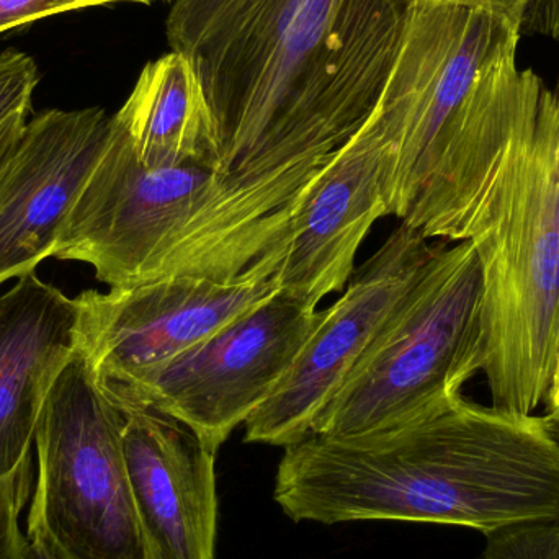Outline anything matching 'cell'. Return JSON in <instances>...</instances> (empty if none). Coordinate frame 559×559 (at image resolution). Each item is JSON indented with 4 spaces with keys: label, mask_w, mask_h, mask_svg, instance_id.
<instances>
[{
    "label": "cell",
    "mask_w": 559,
    "mask_h": 559,
    "mask_svg": "<svg viewBox=\"0 0 559 559\" xmlns=\"http://www.w3.org/2000/svg\"><path fill=\"white\" fill-rule=\"evenodd\" d=\"M404 19L394 0H174L167 43L205 88L223 180L301 199L373 111Z\"/></svg>",
    "instance_id": "1"
},
{
    "label": "cell",
    "mask_w": 559,
    "mask_h": 559,
    "mask_svg": "<svg viewBox=\"0 0 559 559\" xmlns=\"http://www.w3.org/2000/svg\"><path fill=\"white\" fill-rule=\"evenodd\" d=\"M275 502L295 522L456 525L483 535L559 519L547 417L456 397L404 426L286 447Z\"/></svg>",
    "instance_id": "2"
},
{
    "label": "cell",
    "mask_w": 559,
    "mask_h": 559,
    "mask_svg": "<svg viewBox=\"0 0 559 559\" xmlns=\"http://www.w3.org/2000/svg\"><path fill=\"white\" fill-rule=\"evenodd\" d=\"M298 209L238 189L215 167H144L111 117L104 153L51 258L92 265L110 288L169 277L277 275Z\"/></svg>",
    "instance_id": "3"
},
{
    "label": "cell",
    "mask_w": 559,
    "mask_h": 559,
    "mask_svg": "<svg viewBox=\"0 0 559 559\" xmlns=\"http://www.w3.org/2000/svg\"><path fill=\"white\" fill-rule=\"evenodd\" d=\"M521 29L499 13L407 7L403 36L371 114L393 151L391 215L450 241L488 151L501 66Z\"/></svg>",
    "instance_id": "4"
},
{
    "label": "cell",
    "mask_w": 559,
    "mask_h": 559,
    "mask_svg": "<svg viewBox=\"0 0 559 559\" xmlns=\"http://www.w3.org/2000/svg\"><path fill=\"white\" fill-rule=\"evenodd\" d=\"M465 241L485 282L491 406L534 414L547 400L559 337V88L525 108Z\"/></svg>",
    "instance_id": "5"
},
{
    "label": "cell",
    "mask_w": 559,
    "mask_h": 559,
    "mask_svg": "<svg viewBox=\"0 0 559 559\" xmlns=\"http://www.w3.org/2000/svg\"><path fill=\"white\" fill-rule=\"evenodd\" d=\"M485 282L475 246H442L345 378L312 433L354 437L442 409L485 368Z\"/></svg>",
    "instance_id": "6"
},
{
    "label": "cell",
    "mask_w": 559,
    "mask_h": 559,
    "mask_svg": "<svg viewBox=\"0 0 559 559\" xmlns=\"http://www.w3.org/2000/svg\"><path fill=\"white\" fill-rule=\"evenodd\" d=\"M123 423L78 348L36 426L29 544L55 559H156L131 488Z\"/></svg>",
    "instance_id": "7"
},
{
    "label": "cell",
    "mask_w": 559,
    "mask_h": 559,
    "mask_svg": "<svg viewBox=\"0 0 559 559\" xmlns=\"http://www.w3.org/2000/svg\"><path fill=\"white\" fill-rule=\"evenodd\" d=\"M321 319L322 311L275 293L140 383L105 394L118 409L174 417L218 453L271 396Z\"/></svg>",
    "instance_id": "8"
},
{
    "label": "cell",
    "mask_w": 559,
    "mask_h": 559,
    "mask_svg": "<svg viewBox=\"0 0 559 559\" xmlns=\"http://www.w3.org/2000/svg\"><path fill=\"white\" fill-rule=\"evenodd\" d=\"M442 246L430 245L419 231L401 223L361 265L347 292L331 308L322 309L314 334L271 396L246 420V442L286 449L311 436L322 411Z\"/></svg>",
    "instance_id": "9"
},
{
    "label": "cell",
    "mask_w": 559,
    "mask_h": 559,
    "mask_svg": "<svg viewBox=\"0 0 559 559\" xmlns=\"http://www.w3.org/2000/svg\"><path fill=\"white\" fill-rule=\"evenodd\" d=\"M278 293L275 275L233 282L153 280L107 293H82L78 348L105 393L140 383L239 316Z\"/></svg>",
    "instance_id": "10"
},
{
    "label": "cell",
    "mask_w": 559,
    "mask_h": 559,
    "mask_svg": "<svg viewBox=\"0 0 559 559\" xmlns=\"http://www.w3.org/2000/svg\"><path fill=\"white\" fill-rule=\"evenodd\" d=\"M393 151L373 114L338 147L302 193L278 293L309 309L341 292L371 226L391 215Z\"/></svg>",
    "instance_id": "11"
},
{
    "label": "cell",
    "mask_w": 559,
    "mask_h": 559,
    "mask_svg": "<svg viewBox=\"0 0 559 559\" xmlns=\"http://www.w3.org/2000/svg\"><path fill=\"white\" fill-rule=\"evenodd\" d=\"M110 123L102 108L49 110L28 121L0 177V285L33 274L51 258L104 153Z\"/></svg>",
    "instance_id": "12"
},
{
    "label": "cell",
    "mask_w": 559,
    "mask_h": 559,
    "mask_svg": "<svg viewBox=\"0 0 559 559\" xmlns=\"http://www.w3.org/2000/svg\"><path fill=\"white\" fill-rule=\"evenodd\" d=\"M120 411L131 488L154 558L215 559L216 453L174 417Z\"/></svg>",
    "instance_id": "13"
},
{
    "label": "cell",
    "mask_w": 559,
    "mask_h": 559,
    "mask_svg": "<svg viewBox=\"0 0 559 559\" xmlns=\"http://www.w3.org/2000/svg\"><path fill=\"white\" fill-rule=\"evenodd\" d=\"M78 350L74 298L33 274L0 296V485L33 488V447L49 388Z\"/></svg>",
    "instance_id": "14"
},
{
    "label": "cell",
    "mask_w": 559,
    "mask_h": 559,
    "mask_svg": "<svg viewBox=\"0 0 559 559\" xmlns=\"http://www.w3.org/2000/svg\"><path fill=\"white\" fill-rule=\"evenodd\" d=\"M144 167H219V143L205 88L187 56L169 51L146 64L114 115Z\"/></svg>",
    "instance_id": "15"
},
{
    "label": "cell",
    "mask_w": 559,
    "mask_h": 559,
    "mask_svg": "<svg viewBox=\"0 0 559 559\" xmlns=\"http://www.w3.org/2000/svg\"><path fill=\"white\" fill-rule=\"evenodd\" d=\"M481 559H559V519L525 522L486 535Z\"/></svg>",
    "instance_id": "16"
},
{
    "label": "cell",
    "mask_w": 559,
    "mask_h": 559,
    "mask_svg": "<svg viewBox=\"0 0 559 559\" xmlns=\"http://www.w3.org/2000/svg\"><path fill=\"white\" fill-rule=\"evenodd\" d=\"M36 84L38 68L28 55L0 51V124L19 111H29Z\"/></svg>",
    "instance_id": "17"
},
{
    "label": "cell",
    "mask_w": 559,
    "mask_h": 559,
    "mask_svg": "<svg viewBox=\"0 0 559 559\" xmlns=\"http://www.w3.org/2000/svg\"><path fill=\"white\" fill-rule=\"evenodd\" d=\"M33 488L7 481L0 485V559H26L28 538L20 527Z\"/></svg>",
    "instance_id": "18"
},
{
    "label": "cell",
    "mask_w": 559,
    "mask_h": 559,
    "mask_svg": "<svg viewBox=\"0 0 559 559\" xmlns=\"http://www.w3.org/2000/svg\"><path fill=\"white\" fill-rule=\"evenodd\" d=\"M115 2L153 3L154 0H0V33L45 16Z\"/></svg>",
    "instance_id": "19"
},
{
    "label": "cell",
    "mask_w": 559,
    "mask_h": 559,
    "mask_svg": "<svg viewBox=\"0 0 559 559\" xmlns=\"http://www.w3.org/2000/svg\"><path fill=\"white\" fill-rule=\"evenodd\" d=\"M519 29L521 36H544L559 48V0H527Z\"/></svg>",
    "instance_id": "20"
},
{
    "label": "cell",
    "mask_w": 559,
    "mask_h": 559,
    "mask_svg": "<svg viewBox=\"0 0 559 559\" xmlns=\"http://www.w3.org/2000/svg\"><path fill=\"white\" fill-rule=\"evenodd\" d=\"M403 5L404 9L414 5V3H450V5L473 7V9L488 10V12L499 13L508 16L512 22L521 23L522 10H524L527 0H394Z\"/></svg>",
    "instance_id": "21"
},
{
    "label": "cell",
    "mask_w": 559,
    "mask_h": 559,
    "mask_svg": "<svg viewBox=\"0 0 559 559\" xmlns=\"http://www.w3.org/2000/svg\"><path fill=\"white\" fill-rule=\"evenodd\" d=\"M26 117H28V111H19L0 124V177L5 173L7 166L22 143L26 124H28Z\"/></svg>",
    "instance_id": "22"
},
{
    "label": "cell",
    "mask_w": 559,
    "mask_h": 559,
    "mask_svg": "<svg viewBox=\"0 0 559 559\" xmlns=\"http://www.w3.org/2000/svg\"><path fill=\"white\" fill-rule=\"evenodd\" d=\"M545 404H547L548 416H557V414H559V337L557 358H555L554 377H551L550 390H548Z\"/></svg>",
    "instance_id": "23"
},
{
    "label": "cell",
    "mask_w": 559,
    "mask_h": 559,
    "mask_svg": "<svg viewBox=\"0 0 559 559\" xmlns=\"http://www.w3.org/2000/svg\"><path fill=\"white\" fill-rule=\"evenodd\" d=\"M29 544V542H28ZM26 559H55L48 551L43 550L39 545L29 544L28 554H26Z\"/></svg>",
    "instance_id": "24"
},
{
    "label": "cell",
    "mask_w": 559,
    "mask_h": 559,
    "mask_svg": "<svg viewBox=\"0 0 559 559\" xmlns=\"http://www.w3.org/2000/svg\"><path fill=\"white\" fill-rule=\"evenodd\" d=\"M548 420V426H550L551 432H554L555 439L559 442V414L557 416H545Z\"/></svg>",
    "instance_id": "25"
},
{
    "label": "cell",
    "mask_w": 559,
    "mask_h": 559,
    "mask_svg": "<svg viewBox=\"0 0 559 559\" xmlns=\"http://www.w3.org/2000/svg\"><path fill=\"white\" fill-rule=\"evenodd\" d=\"M164 2L173 3V2H174V0H164Z\"/></svg>",
    "instance_id": "26"
}]
</instances>
